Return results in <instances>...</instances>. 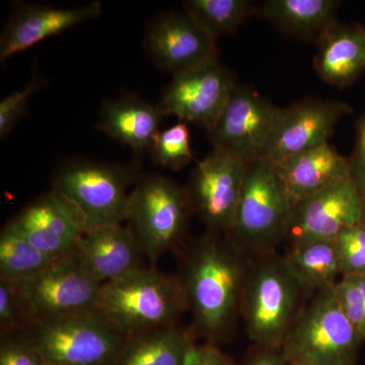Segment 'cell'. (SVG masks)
Segmentation results:
<instances>
[{
    "mask_svg": "<svg viewBox=\"0 0 365 365\" xmlns=\"http://www.w3.org/2000/svg\"><path fill=\"white\" fill-rule=\"evenodd\" d=\"M59 260L61 259L45 253L9 227H4L1 230L0 280L21 282L42 272Z\"/></svg>",
    "mask_w": 365,
    "mask_h": 365,
    "instance_id": "26",
    "label": "cell"
},
{
    "mask_svg": "<svg viewBox=\"0 0 365 365\" xmlns=\"http://www.w3.org/2000/svg\"><path fill=\"white\" fill-rule=\"evenodd\" d=\"M352 112L347 103L313 98L279 108L260 158L275 165L297 153L329 143L341 119Z\"/></svg>",
    "mask_w": 365,
    "mask_h": 365,
    "instance_id": "12",
    "label": "cell"
},
{
    "mask_svg": "<svg viewBox=\"0 0 365 365\" xmlns=\"http://www.w3.org/2000/svg\"><path fill=\"white\" fill-rule=\"evenodd\" d=\"M73 257L91 279L101 285L143 268L145 258L130 228L122 225L86 230Z\"/></svg>",
    "mask_w": 365,
    "mask_h": 365,
    "instance_id": "18",
    "label": "cell"
},
{
    "mask_svg": "<svg viewBox=\"0 0 365 365\" xmlns=\"http://www.w3.org/2000/svg\"><path fill=\"white\" fill-rule=\"evenodd\" d=\"M25 327L23 313L14 283L0 280V330L1 336L14 333Z\"/></svg>",
    "mask_w": 365,
    "mask_h": 365,
    "instance_id": "32",
    "label": "cell"
},
{
    "mask_svg": "<svg viewBox=\"0 0 365 365\" xmlns=\"http://www.w3.org/2000/svg\"><path fill=\"white\" fill-rule=\"evenodd\" d=\"M294 206L275 167L256 158L249 163L227 239L242 253H273L285 240Z\"/></svg>",
    "mask_w": 365,
    "mask_h": 365,
    "instance_id": "4",
    "label": "cell"
},
{
    "mask_svg": "<svg viewBox=\"0 0 365 365\" xmlns=\"http://www.w3.org/2000/svg\"><path fill=\"white\" fill-rule=\"evenodd\" d=\"M143 45L153 63L173 76L218 59L217 40L185 11L162 14L151 20Z\"/></svg>",
    "mask_w": 365,
    "mask_h": 365,
    "instance_id": "16",
    "label": "cell"
},
{
    "mask_svg": "<svg viewBox=\"0 0 365 365\" xmlns=\"http://www.w3.org/2000/svg\"><path fill=\"white\" fill-rule=\"evenodd\" d=\"M132 182L130 170L120 165L74 160L56 170L53 189L79 209L90 230L126 220Z\"/></svg>",
    "mask_w": 365,
    "mask_h": 365,
    "instance_id": "8",
    "label": "cell"
},
{
    "mask_svg": "<svg viewBox=\"0 0 365 365\" xmlns=\"http://www.w3.org/2000/svg\"><path fill=\"white\" fill-rule=\"evenodd\" d=\"M334 288L314 294L290 329L280 349L290 364H356L364 341L346 318Z\"/></svg>",
    "mask_w": 365,
    "mask_h": 365,
    "instance_id": "5",
    "label": "cell"
},
{
    "mask_svg": "<svg viewBox=\"0 0 365 365\" xmlns=\"http://www.w3.org/2000/svg\"><path fill=\"white\" fill-rule=\"evenodd\" d=\"M333 242L342 276L365 275L364 225L346 228Z\"/></svg>",
    "mask_w": 365,
    "mask_h": 365,
    "instance_id": "29",
    "label": "cell"
},
{
    "mask_svg": "<svg viewBox=\"0 0 365 365\" xmlns=\"http://www.w3.org/2000/svg\"><path fill=\"white\" fill-rule=\"evenodd\" d=\"M334 292L346 318L365 341V275L342 276Z\"/></svg>",
    "mask_w": 365,
    "mask_h": 365,
    "instance_id": "28",
    "label": "cell"
},
{
    "mask_svg": "<svg viewBox=\"0 0 365 365\" xmlns=\"http://www.w3.org/2000/svg\"><path fill=\"white\" fill-rule=\"evenodd\" d=\"M340 6L337 0H267L258 13L280 32L317 43L337 23Z\"/></svg>",
    "mask_w": 365,
    "mask_h": 365,
    "instance_id": "22",
    "label": "cell"
},
{
    "mask_svg": "<svg viewBox=\"0 0 365 365\" xmlns=\"http://www.w3.org/2000/svg\"><path fill=\"white\" fill-rule=\"evenodd\" d=\"M14 285L26 328L95 311L102 287L81 268L73 255Z\"/></svg>",
    "mask_w": 365,
    "mask_h": 365,
    "instance_id": "9",
    "label": "cell"
},
{
    "mask_svg": "<svg viewBox=\"0 0 365 365\" xmlns=\"http://www.w3.org/2000/svg\"><path fill=\"white\" fill-rule=\"evenodd\" d=\"M95 311L131 337L177 325L188 306L179 278L143 267L102 285Z\"/></svg>",
    "mask_w": 365,
    "mask_h": 365,
    "instance_id": "3",
    "label": "cell"
},
{
    "mask_svg": "<svg viewBox=\"0 0 365 365\" xmlns=\"http://www.w3.org/2000/svg\"><path fill=\"white\" fill-rule=\"evenodd\" d=\"M249 163L220 148L197 163L187 191L209 232L227 235L232 227Z\"/></svg>",
    "mask_w": 365,
    "mask_h": 365,
    "instance_id": "11",
    "label": "cell"
},
{
    "mask_svg": "<svg viewBox=\"0 0 365 365\" xmlns=\"http://www.w3.org/2000/svg\"><path fill=\"white\" fill-rule=\"evenodd\" d=\"M279 108L248 86L237 85L213 128L207 132L213 148L252 162L267 144Z\"/></svg>",
    "mask_w": 365,
    "mask_h": 365,
    "instance_id": "13",
    "label": "cell"
},
{
    "mask_svg": "<svg viewBox=\"0 0 365 365\" xmlns=\"http://www.w3.org/2000/svg\"><path fill=\"white\" fill-rule=\"evenodd\" d=\"M241 365H292L285 359L280 350L256 347Z\"/></svg>",
    "mask_w": 365,
    "mask_h": 365,
    "instance_id": "35",
    "label": "cell"
},
{
    "mask_svg": "<svg viewBox=\"0 0 365 365\" xmlns=\"http://www.w3.org/2000/svg\"><path fill=\"white\" fill-rule=\"evenodd\" d=\"M360 223L365 227V201L364 202V207H362L361 217H360Z\"/></svg>",
    "mask_w": 365,
    "mask_h": 365,
    "instance_id": "36",
    "label": "cell"
},
{
    "mask_svg": "<svg viewBox=\"0 0 365 365\" xmlns=\"http://www.w3.org/2000/svg\"><path fill=\"white\" fill-rule=\"evenodd\" d=\"M192 212L187 189L168 178L148 175L131 190L126 220L145 258L155 263L182 241Z\"/></svg>",
    "mask_w": 365,
    "mask_h": 365,
    "instance_id": "6",
    "label": "cell"
},
{
    "mask_svg": "<svg viewBox=\"0 0 365 365\" xmlns=\"http://www.w3.org/2000/svg\"><path fill=\"white\" fill-rule=\"evenodd\" d=\"M184 9L196 25L215 40L237 32L259 11L251 0H187Z\"/></svg>",
    "mask_w": 365,
    "mask_h": 365,
    "instance_id": "25",
    "label": "cell"
},
{
    "mask_svg": "<svg viewBox=\"0 0 365 365\" xmlns=\"http://www.w3.org/2000/svg\"><path fill=\"white\" fill-rule=\"evenodd\" d=\"M47 365H49V364H47Z\"/></svg>",
    "mask_w": 365,
    "mask_h": 365,
    "instance_id": "37",
    "label": "cell"
},
{
    "mask_svg": "<svg viewBox=\"0 0 365 365\" xmlns=\"http://www.w3.org/2000/svg\"><path fill=\"white\" fill-rule=\"evenodd\" d=\"M364 202L349 178L336 182L295 204L284 241L288 247L333 241L360 222Z\"/></svg>",
    "mask_w": 365,
    "mask_h": 365,
    "instance_id": "14",
    "label": "cell"
},
{
    "mask_svg": "<svg viewBox=\"0 0 365 365\" xmlns=\"http://www.w3.org/2000/svg\"><path fill=\"white\" fill-rule=\"evenodd\" d=\"M349 160V179L365 201V114L356 123V140Z\"/></svg>",
    "mask_w": 365,
    "mask_h": 365,
    "instance_id": "33",
    "label": "cell"
},
{
    "mask_svg": "<svg viewBox=\"0 0 365 365\" xmlns=\"http://www.w3.org/2000/svg\"><path fill=\"white\" fill-rule=\"evenodd\" d=\"M209 232L191 247L179 278L188 311L208 343L222 340L237 314L248 275L244 253Z\"/></svg>",
    "mask_w": 365,
    "mask_h": 365,
    "instance_id": "1",
    "label": "cell"
},
{
    "mask_svg": "<svg viewBox=\"0 0 365 365\" xmlns=\"http://www.w3.org/2000/svg\"><path fill=\"white\" fill-rule=\"evenodd\" d=\"M0 365H47L28 336L11 333L1 336Z\"/></svg>",
    "mask_w": 365,
    "mask_h": 365,
    "instance_id": "30",
    "label": "cell"
},
{
    "mask_svg": "<svg viewBox=\"0 0 365 365\" xmlns=\"http://www.w3.org/2000/svg\"><path fill=\"white\" fill-rule=\"evenodd\" d=\"M101 14L102 4L98 1L71 9L16 2L0 37V60L4 62L48 38L98 18Z\"/></svg>",
    "mask_w": 365,
    "mask_h": 365,
    "instance_id": "17",
    "label": "cell"
},
{
    "mask_svg": "<svg viewBox=\"0 0 365 365\" xmlns=\"http://www.w3.org/2000/svg\"><path fill=\"white\" fill-rule=\"evenodd\" d=\"M237 86L234 72L215 59L176 74L158 106L163 116H176L211 130Z\"/></svg>",
    "mask_w": 365,
    "mask_h": 365,
    "instance_id": "10",
    "label": "cell"
},
{
    "mask_svg": "<svg viewBox=\"0 0 365 365\" xmlns=\"http://www.w3.org/2000/svg\"><path fill=\"white\" fill-rule=\"evenodd\" d=\"M284 258L313 294L332 289L342 277L333 241H314L288 247Z\"/></svg>",
    "mask_w": 365,
    "mask_h": 365,
    "instance_id": "24",
    "label": "cell"
},
{
    "mask_svg": "<svg viewBox=\"0 0 365 365\" xmlns=\"http://www.w3.org/2000/svg\"><path fill=\"white\" fill-rule=\"evenodd\" d=\"M41 86L39 79L33 78L23 90L13 91L0 102V137L6 138L16 124L26 114L29 101Z\"/></svg>",
    "mask_w": 365,
    "mask_h": 365,
    "instance_id": "31",
    "label": "cell"
},
{
    "mask_svg": "<svg viewBox=\"0 0 365 365\" xmlns=\"http://www.w3.org/2000/svg\"><path fill=\"white\" fill-rule=\"evenodd\" d=\"M150 153L153 162L163 169L180 170L193 162L187 124L180 121L170 128L160 130L151 144Z\"/></svg>",
    "mask_w": 365,
    "mask_h": 365,
    "instance_id": "27",
    "label": "cell"
},
{
    "mask_svg": "<svg viewBox=\"0 0 365 365\" xmlns=\"http://www.w3.org/2000/svg\"><path fill=\"white\" fill-rule=\"evenodd\" d=\"M193 339L178 325L131 336L115 365H185Z\"/></svg>",
    "mask_w": 365,
    "mask_h": 365,
    "instance_id": "23",
    "label": "cell"
},
{
    "mask_svg": "<svg viewBox=\"0 0 365 365\" xmlns=\"http://www.w3.org/2000/svg\"><path fill=\"white\" fill-rule=\"evenodd\" d=\"M26 329V335L49 365H115L129 339L96 311Z\"/></svg>",
    "mask_w": 365,
    "mask_h": 365,
    "instance_id": "7",
    "label": "cell"
},
{
    "mask_svg": "<svg viewBox=\"0 0 365 365\" xmlns=\"http://www.w3.org/2000/svg\"><path fill=\"white\" fill-rule=\"evenodd\" d=\"M250 264L241 313L249 339L256 347L280 350L312 294L284 256L260 255Z\"/></svg>",
    "mask_w": 365,
    "mask_h": 365,
    "instance_id": "2",
    "label": "cell"
},
{
    "mask_svg": "<svg viewBox=\"0 0 365 365\" xmlns=\"http://www.w3.org/2000/svg\"><path fill=\"white\" fill-rule=\"evenodd\" d=\"M6 227L58 259L72 256L86 232L79 209L53 188L21 209Z\"/></svg>",
    "mask_w": 365,
    "mask_h": 365,
    "instance_id": "15",
    "label": "cell"
},
{
    "mask_svg": "<svg viewBox=\"0 0 365 365\" xmlns=\"http://www.w3.org/2000/svg\"><path fill=\"white\" fill-rule=\"evenodd\" d=\"M163 117L158 105H151L134 96H125L106 101L97 127L132 150L143 151L150 150L160 132L158 126Z\"/></svg>",
    "mask_w": 365,
    "mask_h": 365,
    "instance_id": "21",
    "label": "cell"
},
{
    "mask_svg": "<svg viewBox=\"0 0 365 365\" xmlns=\"http://www.w3.org/2000/svg\"><path fill=\"white\" fill-rule=\"evenodd\" d=\"M316 44L314 71L328 85L347 88L364 73L365 26L337 21Z\"/></svg>",
    "mask_w": 365,
    "mask_h": 365,
    "instance_id": "20",
    "label": "cell"
},
{
    "mask_svg": "<svg viewBox=\"0 0 365 365\" xmlns=\"http://www.w3.org/2000/svg\"><path fill=\"white\" fill-rule=\"evenodd\" d=\"M185 365H239L213 343L193 344Z\"/></svg>",
    "mask_w": 365,
    "mask_h": 365,
    "instance_id": "34",
    "label": "cell"
},
{
    "mask_svg": "<svg viewBox=\"0 0 365 365\" xmlns=\"http://www.w3.org/2000/svg\"><path fill=\"white\" fill-rule=\"evenodd\" d=\"M274 167L294 205L349 178L348 158L329 143L292 155Z\"/></svg>",
    "mask_w": 365,
    "mask_h": 365,
    "instance_id": "19",
    "label": "cell"
}]
</instances>
